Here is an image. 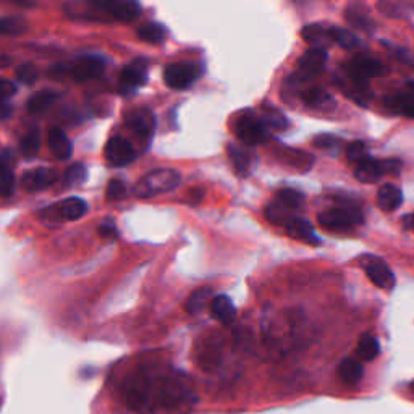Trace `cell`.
<instances>
[{"mask_svg": "<svg viewBox=\"0 0 414 414\" xmlns=\"http://www.w3.org/2000/svg\"><path fill=\"white\" fill-rule=\"evenodd\" d=\"M122 400L134 413L185 414L196 403V397L173 376L141 367L123 382Z\"/></svg>", "mask_w": 414, "mask_h": 414, "instance_id": "obj_1", "label": "cell"}, {"mask_svg": "<svg viewBox=\"0 0 414 414\" xmlns=\"http://www.w3.org/2000/svg\"><path fill=\"white\" fill-rule=\"evenodd\" d=\"M181 183V175L177 170L172 169H159L138 181L134 186V194L139 198H152L160 193H169L175 188H178Z\"/></svg>", "mask_w": 414, "mask_h": 414, "instance_id": "obj_2", "label": "cell"}, {"mask_svg": "<svg viewBox=\"0 0 414 414\" xmlns=\"http://www.w3.org/2000/svg\"><path fill=\"white\" fill-rule=\"evenodd\" d=\"M319 224L330 231H350L364 222V215L358 206L341 204L320 212Z\"/></svg>", "mask_w": 414, "mask_h": 414, "instance_id": "obj_3", "label": "cell"}, {"mask_svg": "<svg viewBox=\"0 0 414 414\" xmlns=\"http://www.w3.org/2000/svg\"><path fill=\"white\" fill-rule=\"evenodd\" d=\"M235 133L236 138L245 144V146H257L262 144L267 138V128L264 125L262 120L256 117L255 113L248 112L238 118L235 123Z\"/></svg>", "mask_w": 414, "mask_h": 414, "instance_id": "obj_4", "label": "cell"}, {"mask_svg": "<svg viewBox=\"0 0 414 414\" xmlns=\"http://www.w3.org/2000/svg\"><path fill=\"white\" fill-rule=\"evenodd\" d=\"M90 3L96 10L123 23L133 22L141 15V5L138 0H90Z\"/></svg>", "mask_w": 414, "mask_h": 414, "instance_id": "obj_5", "label": "cell"}, {"mask_svg": "<svg viewBox=\"0 0 414 414\" xmlns=\"http://www.w3.org/2000/svg\"><path fill=\"white\" fill-rule=\"evenodd\" d=\"M335 81L341 92H343L345 96H348L350 99H353L356 104H359V106H367V104H369L372 91L369 85H367V81L355 76L351 71H348L346 66L338 75H335Z\"/></svg>", "mask_w": 414, "mask_h": 414, "instance_id": "obj_6", "label": "cell"}, {"mask_svg": "<svg viewBox=\"0 0 414 414\" xmlns=\"http://www.w3.org/2000/svg\"><path fill=\"white\" fill-rule=\"evenodd\" d=\"M361 267L364 269L366 276L376 287L382 290H392L395 287V276H393L392 269L387 266L384 259L366 255L361 257Z\"/></svg>", "mask_w": 414, "mask_h": 414, "instance_id": "obj_7", "label": "cell"}, {"mask_svg": "<svg viewBox=\"0 0 414 414\" xmlns=\"http://www.w3.org/2000/svg\"><path fill=\"white\" fill-rule=\"evenodd\" d=\"M201 76V69L194 64H170L165 66L164 80L172 90H188Z\"/></svg>", "mask_w": 414, "mask_h": 414, "instance_id": "obj_8", "label": "cell"}, {"mask_svg": "<svg viewBox=\"0 0 414 414\" xmlns=\"http://www.w3.org/2000/svg\"><path fill=\"white\" fill-rule=\"evenodd\" d=\"M327 64V52L322 49H313L304 52L298 62V73L293 78L297 81H309L314 76H317L325 69Z\"/></svg>", "mask_w": 414, "mask_h": 414, "instance_id": "obj_9", "label": "cell"}, {"mask_svg": "<svg viewBox=\"0 0 414 414\" xmlns=\"http://www.w3.org/2000/svg\"><path fill=\"white\" fill-rule=\"evenodd\" d=\"M104 70H106V60L96 55H86L80 57V59L70 66V75L75 81L85 83L102 76Z\"/></svg>", "mask_w": 414, "mask_h": 414, "instance_id": "obj_10", "label": "cell"}, {"mask_svg": "<svg viewBox=\"0 0 414 414\" xmlns=\"http://www.w3.org/2000/svg\"><path fill=\"white\" fill-rule=\"evenodd\" d=\"M134 157H136L134 148L125 138L113 136L108 139L106 144V159L112 167H123V165L131 164Z\"/></svg>", "mask_w": 414, "mask_h": 414, "instance_id": "obj_11", "label": "cell"}, {"mask_svg": "<svg viewBox=\"0 0 414 414\" xmlns=\"http://www.w3.org/2000/svg\"><path fill=\"white\" fill-rule=\"evenodd\" d=\"M348 71H351L355 76L361 78V80L369 81L371 78L382 76L385 73V66L380 60L374 59V57L367 54H358L353 57V60L346 65Z\"/></svg>", "mask_w": 414, "mask_h": 414, "instance_id": "obj_12", "label": "cell"}, {"mask_svg": "<svg viewBox=\"0 0 414 414\" xmlns=\"http://www.w3.org/2000/svg\"><path fill=\"white\" fill-rule=\"evenodd\" d=\"M125 125L131 129L134 134L141 138H149L154 133L155 117L149 108L139 107L127 112Z\"/></svg>", "mask_w": 414, "mask_h": 414, "instance_id": "obj_13", "label": "cell"}, {"mask_svg": "<svg viewBox=\"0 0 414 414\" xmlns=\"http://www.w3.org/2000/svg\"><path fill=\"white\" fill-rule=\"evenodd\" d=\"M55 180H57L55 170L39 167V169H33V170H28V172H24V175L22 177V186L26 191H29V193H36V191H43L45 188H49Z\"/></svg>", "mask_w": 414, "mask_h": 414, "instance_id": "obj_14", "label": "cell"}, {"mask_svg": "<svg viewBox=\"0 0 414 414\" xmlns=\"http://www.w3.org/2000/svg\"><path fill=\"white\" fill-rule=\"evenodd\" d=\"M285 230H287L288 235L294 238V240L304 241L313 246L320 245V238L315 235L314 227L310 225V222L303 219V217H292V219L287 222V225H285Z\"/></svg>", "mask_w": 414, "mask_h": 414, "instance_id": "obj_15", "label": "cell"}, {"mask_svg": "<svg viewBox=\"0 0 414 414\" xmlns=\"http://www.w3.org/2000/svg\"><path fill=\"white\" fill-rule=\"evenodd\" d=\"M301 38L304 43H308L313 49H322L325 50L330 44L334 43L330 28H325L322 24H308L301 31Z\"/></svg>", "mask_w": 414, "mask_h": 414, "instance_id": "obj_16", "label": "cell"}, {"mask_svg": "<svg viewBox=\"0 0 414 414\" xmlns=\"http://www.w3.org/2000/svg\"><path fill=\"white\" fill-rule=\"evenodd\" d=\"M50 152L59 160H69L73 155V144L60 128H52L48 136Z\"/></svg>", "mask_w": 414, "mask_h": 414, "instance_id": "obj_17", "label": "cell"}, {"mask_svg": "<svg viewBox=\"0 0 414 414\" xmlns=\"http://www.w3.org/2000/svg\"><path fill=\"white\" fill-rule=\"evenodd\" d=\"M120 81L125 87L136 90L148 81V65L144 60H136L127 65L120 75Z\"/></svg>", "mask_w": 414, "mask_h": 414, "instance_id": "obj_18", "label": "cell"}, {"mask_svg": "<svg viewBox=\"0 0 414 414\" xmlns=\"http://www.w3.org/2000/svg\"><path fill=\"white\" fill-rule=\"evenodd\" d=\"M301 101L306 104L309 108H315V110H330V108L335 107L334 97L330 96L327 91L315 86L304 87L301 91Z\"/></svg>", "mask_w": 414, "mask_h": 414, "instance_id": "obj_19", "label": "cell"}, {"mask_svg": "<svg viewBox=\"0 0 414 414\" xmlns=\"http://www.w3.org/2000/svg\"><path fill=\"white\" fill-rule=\"evenodd\" d=\"M384 165H382V160H376L372 157H367L362 160V162L356 164L355 169V177L359 180L361 183H376L382 177H384Z\"/></svg>", "mask_w": 414, "mask_h": 414, "instance_id": "obj_20", "label": "cell"}, {"mask_svg": "<svg viewBox=\"0 0 414 414\" xmlns=\"http://www.w3.org/2000/svg\"><path fill=\"white\" fill-rule=\"evenodd\" d=\"M210 314L220 324H231L236 315V308L227 294H217L210 301Z\"/></svg>", "mask_w": 414, "mask_h": 414, "instance_id": "obj_21", "label": "cell"}, {"mask_svg": "<svg viewBox=\"0 0 414 414\" xmlns=\"http://www.w3.org/2000/svg\"><path fill=\"white\" fill-rule=\"evenodd\" d=\"M403 203V194L401 190L397 188L395 185H382L379 191H377V204L382 210L385 212H393L397 210L398 207Z\"/></svg>", "mask_w": 414, "mask_h": 414, "instance_id": "obj_22", "label": "cell"}, {"mask_svg": "<svg viewBox=\"0 0 414 414\" xmlns=\"http://www.w3.org/2000/svg\"><path fill=\"white\" fill-rule=\"evenodd\" d=\"M364 367L358 359L345 358L338 364V377L346 385H356L362 379Z\"/></svg>", "mask_w": 414, "mask_h": 414, "instance_id": "obj_23", "label": "cell"}, {"mask_svg": "<svg viewBox=\"0 0 414 414\" xmlns=\"http://www.w3.org/2000/svg\"><path fill=\"white\" fill-rule=\"evenodd\" d=\"M229 155H230V160L233 162V167H235L238 175H241V177H246V175L251 172L252 155L250 154L248 149L241 148V146H236V144H230V146H229Z\"/></svg>", "mask_w": 414, "mask_h": 414, "instance_id": "obj_24", "label": "cell"}, {"mask_svg": "<svg viewBox=\"0 0 414 414\" xmlns=\"http://www.w3.org/2000/svg\"><path fill=\"white\" fill-rule=\"evenodd\" d=\"M345 18L356 29L366 31V33H371L374 29V22H372V18L359 5H350L345 12Z\"/></svg>", "mask_w": 414, "mask_h": 414, "instance_id": "obj_25", "label": "cell"}, {"mask_svg": "<svg viewBox=\"0 0 414 414\" xmlns=\"http://www.w3.org/2000/svg\"><path fill=\"white\" fill-rule=\"evenodd\" d=\"M385 106L392 112L414 118V94H393L385 97Z\"/></svg>", "mask_w": 414, "mask_h": 414, "instance_id": "obj_26", "label": "cell"}, {"mask_svg": "<svg viewBox=\"0 0 414 414\" xmlns=\"http://www.w3.org/2000/svg\"><path fill=\"white\" fill-rule=\"evenodd\" d=\"M57 207H59L62 220H78L87 212L86 201L81 198H69Z\"/></svg>", "mask_w": 414, "mask_h": 414, "instance_id": "obj_27", "label": "cell"}, {"mask_svg": "<svg viewBox=\"0 0 414 414\" xmlns=\"http://www.w3.org/2000/svg\"><path fill=\"white\" fill-rule=\"evenodd\" d=\"M379 8L390 17H403L414 12V0H380Z\"/></svg>", "mask_w": 414, "mask_h": 414, "instance_id": "obj_28", "label": "cell"}, {"mask_svg": "<svg viewBox=\"0 0 414 414\" xmlns=\"http://www.w3.org/2000/svg\"><path fill=\"white\" fill-rule=\"evenodd\" d=\"M138 36L139 39L146 41L149 44H162L165 38H167V29L162 24L152 22L139 26Z\"/></svg>", "mask_w": 414, "mask_h": 414, "instance_id": "obj_29", "label": "cell"}, {"mask_svg": "<svg viewBox=\"0 0 414 414\" xmlns=\"http://www.w3.org/2000/svg\"><path fill=\"white\" fill-rule=\"evenodd\" d=\"M59 99V94L52 91H39L28 101V112L29 113H43L48 110L54 102Z\"/></svg>", "mask_w": 414, "mask_h": 414, "instance_id": "obj_30", "label": "cell"}, {"mask_svg": "<svg viewBox=\"0 0 414 414\" xmlns=\"http://www.w3.org/2000/svg\"><path fill=\"white\" fill-rule=\"evenodd\" d=\"M330 34H332V41L343 48L346 50L358 49L361 45V41L355 33H351L350 29L345 28H330Z\"/></svg>", "mask_w": 414, "mask_h": 414, "instance_id": "obj_31", "label": "cell"}, {"mask_svg": "<svg viewBox=\"0 0 414 414\" xmlns=\"http://www.w3.org/2000/svg\"><path fill=\"white\" fill-rule=\"evenodd\" d=\"M277 203L282 204L285 209H288V210H297V209H301L303 207L304 196L297 190L283 188L277 193Z\"/></svg>", "mask_w": 414, "mask_h": 414, "instance_id": "obj_32", "label": "cell"}, {"mask_svg": "<svg viewBox=\"0 0 414 414\" xmlns=\"http://www.w3.org/2000/svg\"><path fill=\"white\" fill-rule=\"evenodd\" d=\"M380 346L377 338H374L372 335H364L361 336L359 343H358V356L366 362H369L372 359H376L379 356Z\"/></svg>", "mask_w": 414, "mask_h": 414, "instance_id": "obj_33", "label": "cell"}, {"mask_svg": "<svg viewBox=\"0 0 414 414\" xmlns=\"http://www.w3.org/2000/svg\"><path fill=\"white\" fill-rule=\"evenodd\" d=\"M209 298H214L212 297V288L204 287V288L196 290V292L188 298V301H186V309H188L191 314L203 313V309Z\"/></svg>", "mask_w": 414, "mask_h": 414, "instance_id": "obj_34", "label": "cell"}, {"mask_svg": "<svg viewBox=\"0 0 414 414\" xmlns=\"http://www.w3.org/2000/svg\"><path fill=\"white\" fill-rule=\"evenodd\" d=\"M261 120L264 125H266V128L276 129V131H283V129L288 128L287 117H285L280 110H277V108H272V107L267 108V110H264Z\"/></svg>", "mask_w": 414, "mask_h": 414, "instance_id": "obj_35", "label": "cell"}, {"mask_svg": "<svg viewBox=\"0 0 414 414\" xmlns=\"http://www.w3.org/2000/svg\"><path fill=\"white\" fill-rule=\"evenodd\" d=\"M86 180V169L85 165L81 164H73L71 167L66 169V172L64 175V188H76V186H80L85 183Z\"/></svg>", "mask_w": 414, "mask_h": 414, "instance_id": "obj_36", "label": "cell"}, {"mask_svg": "<svg viewBox=\"0 0 414 414\" xmlns=\"http://www.w3.org/2000/svg\"><path fill=\"white\" fill-rule=\"evenodd\" d=\"M28 29V24L22 18H0V36H20Z\"/></svg>", "mask_w": 414, "mask_h": 414, "instance_id": "obj_37", "label": "cell"}, {"mask_svg": "<svg viewBox=\"0 0 414 414\" xmlns=\"http://www.w3.org/2000/svg\"><path fill=\"white\" fill-rule=\"evenodd\" d=\"M290 212H292V210L285 209V207L282 204H278L277 201H276V203L269 204L266 207V217H267V220L272 222V224L282 225V227L287 225V222L293 217V215H290Z\"/></svg>", "mask_w": 414, "mask_h": 414, "instance_id": "obj_38", "label": "cell"}, {"mask_svg": "<svg viewBox=\"0 0 414 414\" xmlns=\"http://www.w3.org/2000/svg\"><path fill=\"white\" fill-rule=\"evenodd\" d=\"M20 148H22V154L24 157H34V155L39 152L41 148V134L38 129H31V131L22 139Z\"/></svg>", "mask_w": 414, "mask_h": 414, "instance_id": "obj_39", "label": "cell"}, {"mask_svg": "<svg viewBox=\"0 0 414 414\" xmlns=\"http://www.w3.org/2000/svg\"><path fill=\"white\" fill-rule=\"evenodd\" d=\"M17 78H18L20 83H23V85H26V86H31L38 81L39 71L33 64H23V65L18 66Z\"/></svg>", "mask_w": 414, "mask_h": 414, "instance_id": "obj_40", "label": "cell"}, {"mask_svg": "<svg viewBox=\"0 0 414 414\" xmlns=\"http://www.w3.org/2000/svg\"><path fill=\"white\" fill-rule=\"evenodd\" d=\"M15 191V175L8 167L0 172V198H10Z\"/></svg>", "mask_w": 414, "mask_h": 414, "instance_id": "obj_41", "label": "cell"}, {"mask_svg": "<svg viewBox=\"0 0 414 414\" xmlns=\"http://www.w3.org/2000/svg\"><path fill=\"white\" fill-rule=\"evenodd\" d=\"M313 146L315 149H320V151L332 152L335 149H338V139L330 136V134H319V136L314 138Z\"/></svg>", "mask_w": 414, "mask_h": 414, "instance_id": "obj_42", "label": "cell"}, {"mask_svg": "<svg viewBox=\"0 0 414 414\" xmlns=\"http://www.w3.org/2000/svg\"><path fill=\"white\" fill-rule=\"evenodd\" d=\"M346 155H348V160H351V162H355V164H359L364 159L369 157L366 146L361 141L351 143L348 146V151H346Z\"/></svg>", "mask_w": 414, "mask_h": 414, "instance_id": "obj_43", "label": "cell"}, {"mask_svg": "<svg viewBox=\"0 0 414 414\" xmlns=\"http://www.w3.org/2000/svg\"><path fill=\"white\" fill-rule=\"evenodd\" d=\"M125 194H127V186H125V183H123V181L112 180L110 183L107 185L106 198L108 201H118V199H122Z\"/></svg>", "mask_w": 414, "mask_h": 414, "instance_id": "obj_44", "label": "cell"}, {"mask_svg": "<svg viewBox=\"0 0 414 414\" xmlns=\"http://www.w3.org/2000/svg\"><path fill=\"white\" fill-rule=\"evenodd\" d=\"M15 94H17V85L5 80V78H0V97H2V99H10V97Z\"/></svg>", "mask_w": 414, "mask_h": 414, "instance_id": "obj_45", "label": "cell"}, {"mask_svg": "<svg viewBox=\"0 0 414 414\" xmlns=\"http://www.w3.org/2000/svg\"><path fill=\"white\" fill-rule=\"evenodd\" d=\"M382 165H384V172L385 175H397L400 172L401 169V164L398 162L395 159H387V160H382Z\"/></svg>", "mask_w": 414, "mask_h": 414, "instance_id": "obj_46", "label": "cell"}, {"mask_svg": "<svg viewBox=\"0 0 414 414\" xmlns=\"http://www.w3.org/2000/svg\"><path fill=\"white\" fill-rule=\"evenodd\" d=\"M99 233H101V236L108 238V240H115V238L118 236L117 229L110 224H104L99 229Z\"/></svg>", "mask_w": 414, "mask_h": 414, "instance_id": "obj_47", "label": "cell"}, {"mask_svg": "<svg viewBox=\"0 0 414 414\" xmlns=\"http://www.w3.org/2000/svg\"><path fill=\"white\" fill-rule=\"evenodd\" d=\"M12 117V106L7 102V99L0 97V120H7Z\"/></svg>", "mask_w": 414, "mask_h": 414, "instance_id": "obj_48", "label": "cell"}, {"mask_svg": "<svg viewBox=\"0 0 414 414\" xmlns=\"http://www.w3.org/2000/svg\"><path fill=\"white\" fill-rule=\"evenodd\" d=\"M403 224H405V227L408 230H413L414 231V212L410 215H406L405 219H403Z\"/></svg>", "mask_w": 414, "mask_h": 414, "instance_id": "obj_49", "label": "cell"}, {"mask_svg": "<svg viewBox=\"0 0 414 414\" xmlns=\"http://www.w3.org/2000/svg\"><path fill=\"white\" fill-rule=\"evenodd\" d=\"M12 64V59L7 55H0V69H5V66H8Z\"/></svg>", "mask_w": 414, "mask_h": 414, "instance_id": "obj_50", "label": "cell"}, {"mask_svg": "<svg viewBox=\"0 0 414 414\" xmlns=\"http://www.w3.org/2000/svg\"><path fill=\"white\" fill-rule=\"evenodd\" d=\"M3 169H7V162H5L3 157H0V172H2Z\"/></svg>", "mask_w": 414, "mask_h": 414, "instance_id": "obj_51", "label": "cell"}, {"mask_svg": "<svg viewBox=\"0 0 414 414\" xmlns=\"http://www.w3.org/2000/svg\"><path fill=\"white\" fill-rule=\"evenodd\" d=\"M408 87H410V90L414 92V81H408Z\"/></svg>", "mask_w": 414, "mask_h": 414, "instance_id": "obj_52", "label": "cell"}, {"mask_svg": "<svg viewBox=\"0 0 414 414\" xmlns=\"http://www.w3.org/2000/svg\"><path fill=\"white\" fill-rule=\"evenodd\" d=\"M413 387H414V385H413ZM413 390H414V388H413Z\"/></svg>", "mask_w": 414, "mask_h": 414, "instance_id": "obj_53", "label": "cell"}]
</instances>
